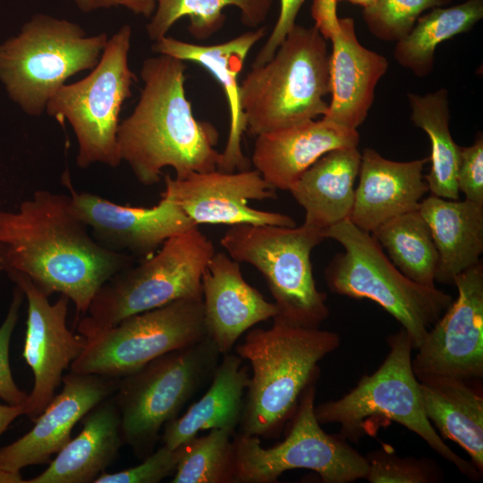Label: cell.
Listing matches in <instances>:
<instances>
[{
  "label": "cell",
  "mask_w": 483,
  "mask_h": 483,
  "mask_svg": "<svg viewBox=\"0 0 483 483\" xmlns=\"http://www.w3.org/2000/svg\"><path fill=\"white\" fill-rule=\"evenodd\" d=\"M418 210L438 253L436 281L453 284L458 275L481 261L483 205L431 195L421 200Z\"/></svg>",
  "instance_id": "obj_27"
},
{
  "label": "cell",
  "mask_w": 483,
  "mask_h": 483,
  "mask_svg": "<svg viewBox=\"0 0 483 483\" xmlns=\"http://www.w3.org/2000/svg\"><path fill=\"white\" fill-rule=\"evenodd\" d=\"M371 234L406 277L422 285L436 286L438 253L430 229L418 209L392 218Z\"/></svg>",
  "instance_id": "obj_32"
},
{
  "label": "cell",
  "mask_w": 483,
  "mask_h": 483,
  "mask_svg": "<svg viewBox=\"0 0 483 483\" xmlns=\"http://www.w3.org/2000/svg\"><path fill=\"white\" fill-rule=\"evenodd\" d=\"M205 394L185 413L164 427L163 445L176 449L202 430L225 428L233 433L239 427L246 390L250 382L242 359L231 352L223 354Z\"/></svg>",
  "instance_id": "obj_28"
},
{
  "label": "cell",
  "mask_w": 483,
  "mask_h": 483,
  "mask_svg": "<svg viewBox=\"0 0 483 483\" xmlns=\"http://www.w3.org/2000/svg\"><path fill=\"white\" fill-rule=\"evenodd\" d=\"M387 343L389 352L376 371L364 375L343 397L315 406L318 422L339 424L341 436L359 443L365 435L366 421L371 418H386L418 435L463 475L479 479L482 474L444 442L426 417L419 380L411 365L414 348L410 335L402 328L390 335Z\"/></svg>",
  "instance_id": "obj_7"
},
{
  "label": "cell",
  "mask_w": 483,
  "mask_h": 483,
  "mask_svg": "<svg viewBox=\"0 0 483 483\" xmlns=\"http://www.w3.org/2000/svg\"><path fill=\"white\" fill-rule=\"evenodd\" d=\"M343 248L325 269L329 290L352 299H368L394 318L417 349L428 329L453 301L436 286L406 277L387 258L370 233L345 219L323 230Z\"/></svg>",
  "instance_id": "obj_5"
},
{
  "label": "cell",
  "mask_w": 483,
  "mask_h": 483,
  "mask_svg": "<svg viewBox=\"0 0 483 483\" xmlns=\"http://www.w3.org/2000/svg\"><path fill=\"white\" fill-rule=\"evenodd\" d=\"M220 355L206 335L118 378L114 396L123 444L136 457L143 460L154 451L162 428L212 378Z\"/></svg>",
  "instance_id": "obj_10"
},
{
  "label": "cell",
  "mask_w": 483,
  "mask_h": 483,
  "mask_svg": "<svg viewBox=\"0 0 483 483\" xmlns=\"http://www.w3.org/2000/svg\"><path fill=\"white\" fill-rule=\"evenodd\" d=\"M457 186L465 199L483 205V138L478 136L469 147H461Z\"/></svg>",
  "instance_id": "obj_38"
},
{
  "label": "cell",
  "mask_w": 483,
  "mask_h": 483,
  "mask_svg": "<svg viewBox=\"0 0 483 483\" xmlns=\"http://www.w3.org/2000/svg\"><path fill=\"white\" fill-rule=\"evenodd\" d=\"M329 59L326 39L318 28L295 24L272 58L252 66L240 84L245 131L258 136L324 116Z\"/></svg>",
  "instance_id": "obj_4"
},
{
  "label": "cell",
  "mask_w": 483,
  "mask_h": 483,
  "mask_svg": "<svg viewBox=\"0 0 483 483\" xmlns=\"http://www.w3.org/2000/svg\"><path fill=\"white\" fill-rule=\"evenodd\" d=\"M162 195L171 199L196 225H271L292 227L289 216L252 208L250 200L274 199L275 190L256 170L192 172L184 178L165 175Z\"/></svg>",
  "instance_id": "obj_16"
},
{
  "label": "cell",
  "mask_w": 483,
  "mask_h": 483,
  "mask_svg": "<svg viewBox=\"0 0 483 483\" xmlns=\"http://www.w3.org/2000/svg\"><path fill=\"white\" fill-rule=\"evenodd\" d=\"M458 296L428 329L411 360L417 379L430 376L465 380L483 377V264L458 275Z\"/></svg>",
  "instance_id": "obj_14"
},
{
  "label": "cell",
  "mask_w": 483,
  "mask_h": 483,
  "mask_svg": "<svg viewBox=\"0 0 483 483\" xmlns=\"http://www.w3.org/2000/svg\"><path fill=\"white\" fill-rule=\"evenodd\" d=\"M25 414L26 409L23 406L0 404V436L16 418Z\"/></svg>",
  "instance_id": "obj_41"
},
{
  "label": "cell",
  "mask_w": 483,
  "mask_h": 483,
  "mask_svg": "<svg viewBox=\"0 0 483 483\" xmlns=\"http://www.w3.org/2000/svg\"><path fill=\"white\" fill-rule=\"evenodd\" d=\"M359 142L357 130L312 119L256 136L251 162L273 189L289 191L324 154Z\"/></svg>",
  "instance_id": "obj_20"
},
{
  "label": "cell",
  "mask_w": 483,
  "mask_h": 483,
  "mask_svg": "<svg viewBox=\"0 0 483 483\" xmlns=\"http://www.w3.org/2000/svg\"><path fill=\"white\" fill-rule=\"evenodd\" d=\"M201 283L206 335L221 354L231 352L255 325L278 314L275 304L245 281L240 263L224 252L211 258Z\"/></svg>",
  "instance_id": "obj_19"
},
{
  "label": "cell",
  "mask_w": 483,
  "mask_h": 483,
  "mask_svg": "<svg viewBox=\"0 0 483 483\" xmlns=\"http://www.w3.org/2000/svg\"><path fill=\"white\" fill-rule=\"evenodd\" d=\"M274 0H156V10L146 26L148 38L158 41L181 18L188 17V30L197 39H206L221 30L225 21L223 10L235 6L241 21L258 28L268 16Z\"/></svg>",
  "instance_id": "obj_31"
},
{
  "label": "cell",
  "mask_w": 483,
  "mask_h": 483,
  "mask_svg": "<svg viewBox=\"0 0 483 483\" xmlns=\"http://www.w3.org/2000/svg\"><path fill=\"white\" fill-rule=\"evenodd\" d=\"M428 160L393 161L365 148L350 221L371 233L392 218L417 210L428 191L422 173Z\"/></svg>",
  "instance_id": "obj_22"
},
{
  "label": "cell",
  "mask_w": 483,
  "mask_h": 483,
  "mask_svg": "<svg viewBox=\"0 0 483 483\" xmlns=\"http://www.w3.org/2000/svg\"><path fill=\"white\" fill-rule=\"evenodd\" d=\"M325 240L323 231L301 226L241 224L230 225L220 240L228 255L264 276L284 321L318 328L329 317L326 294L316 285L310 254Z\"/></svg>",
  "instance_id": "obj_9"
},
{
  "label": "cell",
  "mask_w": 483,
  "mask_h": 483,
  "mask_svg": "<svg viewBox=\"0 0 483 483\" xmlns=\"http://www.w3.org/2000/svg\"><path fill=\"white\" fill-rule=\"evenodd\" d=\"M186 68L184 61L166 55L145 59L139 101L119 123L121 160L143 185L157 183L167 166L174 170L175 178L182 179L192 172L216 170L220 162L217 130L197 120L187 99Z\"/></svg>",
  "instance_id": "obj_2"
},
{
  "label": "cell",
  "mask_w": 483,
  "mask_h": 483,
  "mask_svg": "<svg viewBox=\"0 0 483 483\" xmlns=\"http://www.w3.org/2000/svg\"><path fill=\"white\" fill-rule=\"evenodd\" d=\"M225 428H212L178 447L179 459L172 483H235L234 451Z\"/></svg>",
  "instance_id": "obj_33"
},
{
  "label": "cell",
  "mask_w": 483,
  "mask_h": 483,
  "mask_svg": "<svg viewBox=\"0 0 483 483\" xmlns=\"http://www.w3.org/2000/svg\"><path fill=\"white\" fill-rule=\"evenodd\" d=\"M82 12H91L100 8L123 6L136 14L151 18L156 10V0H74Z\"/></svg>",
  "instance_id": "obj_40"
},
{
  "label": "cell",
  "mask_w": 483,
  "mask_h": 483,
  "mask_svg": "<svg viewBox=\"0 0 483 483\" xmlns=\"http://www.w3.org/2000/svg\"><path fill=\"white\" fill-rule=\"evenodd\" d=\"M9 278L23 292L28 303L23 358L32 370L34 384L26 416L34 421L55 395L63 373L80 355L86 338L71 331L66 324L70 300L63 294L55 303L26 275L7 271Z\"/></svg>",
  "instance_id": "obj_15"
},
{
  "label": "cell",
  "mask_w": 483,
  "mask_h": 483,
  "mask_svg": "<svg viewBox=\"0 0 483 483\" xmlns=\"http://www.w3.org/2000/svg\"><path fill=\"white\" fill-rule=\"evenodd\" d=\"M452 0H377L363 10V20L377 38L399 41L414 27L420 14L428 9L444 7Z\"/></svg>",
  "instance_id": "obj_34"
},
{
  "label": "cell",
  "mask_w": 483,
  "mask_h": 483,
  "mask_svg": "<svg viewBox=\"0 0 483 483\" xmlns=\"http://www.w3.org/2000/svg\"><path fill=\"white\" fill-rule=\"evenodd\" d=\"M4 271H16L50 296L65 295L84 316L105 283L134 264L89 235L70 195L37 191L16 211H0Z\"/></svg>",
  "instance_id": "obj_1"
},
{
  "label": "cell",
  "mask_w": 483,
  "mask_h": 483,
  "mask_svg": "<svg viewBox=\"0 0 483 483\" xmlns=\"http://www.w3.org/2000/svg\"><path fill=\"white\" fill-rule=\"evenodd\" d=\"M305 0H280V13L270 36L255 57L252 66L268 62L295 25V20Z\"/></svg>",
  "instance_id": "obj_39"
},
{
  "label": "cell",
  "mask_w": 483,
  "mask_h": 483,
  "mask_svg": "<svg viewBox=\"0 0 483 483\" xmlns=\"http://www.w3.org/2000/svg\"><path fill=\"white\" fill-rule=\"evenodd\" d=\"M0 271H4V259H3V255H2L1 250H0Z\"/></svg>",
  "instance_id": "obj_44"
},
{
  "label": "cell",
  "mask_w": 483,
  "mask_h": 483,
  "mask_svg": "<svg viewBox=\"0 0 483 483\" xmlns=\"http://www.w3.org/2000/svg\"><path fill=\"white\" fill-rule=\"evenodd\" d=\"M408 100L411 121L428 134L431 144L428 158L431 165L424 175L428 191L436 197L460 199L457 171L461 147L454 142L449 130L447 90L440 89L423 96L409 93Z\"/></svg>",
  "instance_id": "obj_29"
},
{
  "label": "cell",
  "mask_w": 483,
  "mask_h": 483,
  "mask_svg": "<svg viewBox=\"0 0 483 483\" xmlns=\"http://www.w3.org/2000/svg\"><path fill=\"white\" fill-rule=\"evenodd\" d=\"M340 344L338 334L273 318L267 329L249 330L236 354L251 367L239 433L275 437L292 419L305 388L319 376L318 362Z\"/></svg>",
  "instance_id": "obj_3"
},
{
  "label": "cell",
  "mask_w": 483,
  "mask_h": 483,
  "mask_svg": "<svg viewBox=\"0 0 483 483\" xmlns=\"http://www.w3.org/2000/svg\"><path fill=\"white\" fill-rule=\"evenodd\" d=\"M179 451L162 445L134 467L113 472H104L94 483H157L175 471Z\"/></svg>",
  "instance_id": "obj_36"
},
{
  "label": "cell",
  "mask_w": 483,
  "mask_h": 483,
  "mask_svg": "<svg viewBox=\"0 0 483 483\" xmlns=\"http://www.w3.org/2000/svg\"><path fill=\"white\" fill-rule=\"evenodd\" d=\"M131 38V26H122L108 38L91 72L75 83L61 86L46 106L50 116L60 123L67 121L72 128L80 168L97 163L116 167L122 162L117 144L119 116L136 80L128 61Z\"/></svg>",
  "instance_id": "obj_11"
},
{
  "label": "cell",
  "mask_w": 483,
  "mask_h": 483,
  "mask_svg": "<svg viewBox=\"0 0 483 483\" xmlns=\"http://www.w3.org/2000/svg\"><path fill=\"white\" fill-rule=\"evenodd\" d=\"M325 38L332 42V98L323 118L357 130L373 104L376 86L386 72L388 61L359 42L352 18H339Z\"/></svg>",
  "instance_id": "obj_21"
},
{
  "label": "cell",
  "mask_w": 483,
  "mask_h": 483,
  "mask_svg": "<svg viewBox=\"0 0 483 483\" xmlns=\"http://www.w3.org/2000/svg\"><path fill=\"white\" fill-rule=\"evenodd\" d=\"M430 10L417 20L405 38L396 42L394 50L397 63L418 77L432 72L435 50L441 42L469 31L483 18V0H467Z\"/></svg>",
  "instance_id": "obj_30"
},
{
  "label": "cell",
  "mask_w": 483,
  "mask_h": 483,
  "mask_svg": "<svg viewBox=\"0 0 483 483\" xmlns=\"http://www.w3.org/2000/svg\"><path fill=\"white\" fill-rule=\"evenodd\" d=\"M81 420L80 432L41 474L24 483H91L106 471L124 445L114 394L92 408Z\"/></svg>",
  "instance_id": "obj_24"
},
{
  "label": "cell",
  "mask_w": 483,
  "mask_h": 483,
  "mask_svg": "<svg viewBox=\"0 0 483 483\" xmlns=\"http://www.w3.org/2000/svg\"><path fill=\"white\" fill-rule=\"evenodd\" d=\"M24 294L16 286L7 315L0 326V398L10 405L27 407L29 394L16 385L10 366V343L19 319L20 309ZM26 415V414H25Z\"/></svg>",
  "instance_id": "obj_37"
},
{
  "label": "cell",
  "mask_w": 483,
  "mask_h": 483,
  "mask_svg": "<svg viewBox=\"0 0 483 483\" xmlns=\"http://www.w3.org/2000/svg\"><path fill=\"white\" fill-rule=\"evenodd\" d=\"M370 483H434L442 479L437 464L428 458L400 457L388 445L365 456Z\"/></svg>",
  "instance_id": "obj_35"
},
{
  "label": "cell",
  "mask_w": 483,
  "mask_h": 483,
  "mask_svg": "<svg viewBox=\"0 0 483 483\" xmlns=\"http://www.w3.org/2000/svg\"><path fill=\"white\" fill-rule=\"evenodd\" d=\"M266 32L267 27L261 26L228 41L209 46L189 43L165 36L152 45V50L159 55H170L201 65L222 86L230 114L229 134L217 166V170L223 172L242 171L250 169V160L242 150L245 123L240 105L238 76L250 50L266 35Z\"/></svg>",
  "instance_id": "obj_23"
},
{
  "label": "cell",
  "mask_w": 483,
  "mask_h": 483,
  "mask_svg": "<svg viewBox=\"0 0 483 483\" xmlns=\"http://www.w3.org/2000/svg\"><path fill=\"white\" fill-rule=\"evenodd\" d=\"M205 336L202 300L174 301L87 337L70 371L120 378Z\"/></svg>",
  "instance_id": "obj_13"
},
{
  "label": "cell",
  "mask_w": 483,
  "mask_h": 483,
  "mask_svg": "<svg viewBox=\"0 0 483 483\" xmlns=\"http://www.w3.org/2000/svg\"><path fill=\"white\" fill-rule=\"evenodd\" d=\"M216 253L197 226L167 239L152 255L103 284L76 331L85 338L131 315L182 299L202 300V275Z\"/></svg>",
  "instance_id": "obj_6"
},
{
  "label": "cell",
  "mask_w": 483,
  "mask_h": 483,
  "mask_svg": "<svg viewBox=\"0 0 483 483\" xmlns=\"http://www.w3.org/2000/svg\"><path fill=\"white\" fill-rule=\"evenodd\" d=\"M107 41L106 33L87 36L77 23L37 14L0 44V80L26 114L38 116L70 77L97 64Z\"/></svg>",
  "instance_id": "obj_8"
},
{
  "label": "cell",
  "mask_w": 483,
  "mask_h": 483,
  "mask_svg": "<svg viewBox=\"0 0 483 483\" xmlns=\"http://www.w3.org/2000/svg\"><path fill=\"white\" fill-rule=\"evenodd\" d=\"M419 380L426 417L445 437L462 446L483 472V395L472 380L430 376Z\"/></svg>",
  "instance_id": "obj_26"
},
{
  "label": "cell",
  "mask_w": 483,
  "mask_h": 483,
  "mask_svg": "<svg viewBox=\"0 0 483 483\" xmlns=\"http://www.w3.org/2000/svg\"><path fill=\"white\" fill-rule=\"evenodd\" d=\"M317 380L303 391L286 437L265 448L260 438L234 434L235 483H274L290 470L309 469L324 483H349L365 479L369 464L346 438L329 435L315 415Z\"/></svg>",
  "instance_id": "obj_12"
},
{
  "label": "cell",
  "mask_w": 483,
  "mask_h": 483,
  "mask_svg": "<svg viewBox=\"0 0 483 483\" xmlns=\"http://www.w3.org/2000/svg\"><path fill=\"white\" fill-rule=\"evenodd\" d=\"M341 1H348L353 4H358L363 8H366L373 4L377 0H336L337 3Z\"/></svg>",
  "instance_id": "obj_43"
},
{
  "label": "cell",
  "mask_w": 483,
  "mask_h": 483,
  "mask_svg": "<svg viewBox=\"0 0 483 483\" xmlns=\"http://www.w3.org/2000/svg\"><path fill=\"white\" fill-rule=\"evenodd\" d=\"M21 472H11L0 470V483H24Z\"/></svg>",
  "instance_id": "obj_42"
},
{
  "label": "cell",
  "mask_w": 483,
  "mask_h": 483,
  "mask_svg": "<svg viewBox=\"0 0 483 483\" xmlns=\"http://www.w3.org/2000/svg\"><path fill=\"white\" fill-rule=\"evenodd\" d=\"M65 184L79 217L102 246L140 258L154 254L169 238L196 225L168 197L151 208L116 204Z\"/></svg>",
  "instance_id": "obj_17"
},
{
  "label": "cell",
  "mask_w": 483,
  "mask_h": 483,
  "mask_svg": "<svg viewBox=\"0 0 483 483\" xmlns=\"http://www.w3.org/2000/svg\"><path fill=\"white\" fill-rule=\"evenodd\" d=\"M360 161L357 147L335 148L301 174L289 191L305 211L303 224L323 231L349 219Z\"/></svg>",
  "instance_id": "obj_25"
},
{
  "label": "cell",
  "mask_w": 483,
  "mask_h": 483,
  "mask_svg": "<svg viewBox=\"0 0 483 483\" xmlns=\"http://www.w3.org/2000/svg\"><path fill=\"white\" fill-rule=\"evenodd\" d=\"M118 378L70 371L63 376L62 391L55 395L33 428L16 441L0 447V470H21L51 462L72 438L73 427L97 404L113 395Z\"/></svg>",
  "instance_id": "obj_18"
}]
</instances>
